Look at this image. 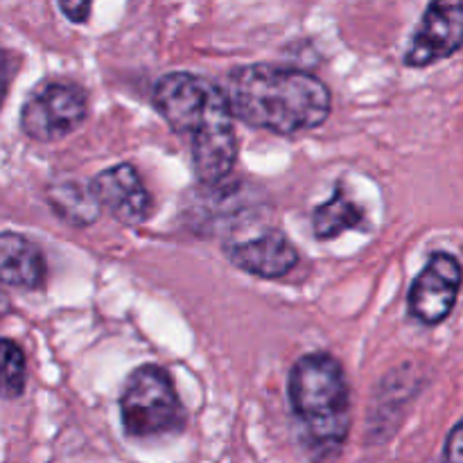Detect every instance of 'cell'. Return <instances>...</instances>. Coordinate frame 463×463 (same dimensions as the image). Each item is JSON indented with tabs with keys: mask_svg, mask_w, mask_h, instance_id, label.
Segmentation results:
<instances>
[{
	"mask_svg": "<svg viewBox=\"0 0 463 463\" xmlns=\"http://www.w3.org/2000/svg\"><path fill=\"white\" fill-rule=\"evenodd\" d=\"M461 285V265L452 253L437 251L420 269L407 294L411 317L425 326H437L452 315Z\"/></svg>",
	"mask_w": 463,
	"mask_h": 463,
	"instance_id": "6",
	"label": "cell"
},
{
	"mask_svg": "<svg viewBox=\"0 0 463 463\" xmlns=\"http://www.w3.org/2000/svg\"><path fill=\"white\" fill-rule=\"evenodd\" d=\"M59 9H61V14L68 18V21L86 23L89 21L93 5L84 3V0H80V3H72V0H68L66 3V0H61V3H59Z\"/></svg>",
	"mask_w": 463,
	"mask_h": 463,
	"instance_id": "14",
	"label": "cell"
},
{
	"mask_svg": "<svg viewBox=\"0 0 463 463\" xmlns=\"http://www.w3.org/2000/svg\"><path fill=\"white\" fill-rule=\"evenodd\" d=\"M154 107L176 134L190 136L193 167L202 184H220L231 175L238 136L222 86L194 72H167L154 86Z\"/></svg>",
	"mask_w": 463,
	"mask_h": 463,
	"instance_id": "2",
	"label": "cell"
},
{
	"mask_svg": "<svg viewBox=\"0 0 463 463\" xmlns=\"http://www.w3.org/2000/svg\"><path fill=\"white\" fill-rule=\"evenodd\" d=\"M222 90L231 116L279 136L317 129L333 109V95L319 77L271 63L233 68Z\"/></svg>",
	"mask_w": 463,
	"mask_h": 463,
	"instance_id": "1",
	"label": "cell"
},
{
	"mask_svg": "<svg viewBox=\"0 0 463 463\" xmlns=\"http://www.w3.org/2000/svg\"><path fill=\"white\" fill-rule=\"evenodd\" d=\"M120 420L129 439L179 434L185 428V410L170 373L156 364H143L129 373L120 392Z\"/></svg>",
	"mask_w": 463,
	"mask_h": 463,
	"instance_id": "4",
	"label": "cell"
},
{
	"mask_svg": "<svg viewBox=\"0 0 463 463\" xmlns=\"http://www.w3.org/2000/svg\"><path fill=\"white\" fill-rule=\"evenodd\" d=\"M12 61H9V54L0 50V104H3L5 95H7L9 81H12Z\"/></svg>",
	"mask_w": 463,
	"mask_h": 463,
	"instance_id": "16",
	"label": "cell"
},
{
	"mask_svg": "<svg viewBox=\"0 0 463 463\" xmlns=\"http://www.w3.org/2000/svg\"><path fill=\"white\" fill-rule=\"evenodd\" d=\"M364 222V211L344 193V188H335L333 197L315 208L312 215V231L317 240H333L346 231L355 229Z\"/></svg>",
	"mask_w": 463,
	"mask_h": 463,
	"instance_id": "11",
	"label": "cell"
},
{
	"mask_svg": "<svg viewBox=\"0 0 463 463\" xmlns=\"http://www.w3.org/2000/svg\"><path fill=\"white\" fill-rule=\"evenodd\" d=\"M89 116V98L68 80L41 81L21 109V129L36 143H57L71 136Z\"/></svg>",
	"mask_w": 463,
	"mask_h": 463,
	"instance_id": "5",
	"label": "cell"
},
{
	"mask_svg": "<svg viewBox=\"0 0 463 463\" xmlns=\"http://www.w3.org/2000/svg\"><path fill=\"white\" fill-rule=\"evenodd\" d=\"M289 405L319 459L335 455L353 423L351 387L344 366L328 353H307L289 371Z\"/></svg>",
	"mask_w": 463,
	"mask_h": 463,
	"instance_id": "3",
	"label": "cell"
},
{
	"mask_svg": "<svg viewBox=\"0 0 463 463\" xmlns=\"http://www.w3.org/2000/svg\"><path fill=\"white\" fill-rule=\"evenodd\" d=\"M446 463H463V452H461V423H457L450 430L446 439Z\"/></svg>",
	"mask_w": 463,
	"mask_h": 463,
	"instance_id": "15",
	"label": "cell"
},
{
	"mask_svg": "<svg viewBox=\"0 0 463 463\" xmlns=\"http://www.w3.org/2000/svg\"><path fill=\"white\" fill-rule=\"evenodd\" d=\"M48 202L54 208V213L68 224L89 226L99 215V206L90 188L77 184V181H63V184L50 185Z\"/></svg>",
	"mask_w": 463,
	"mask_h": 463,
	"instance_id": "12",
	"label": "cell"
},
{
	"mask_svg": "<svg viewBox=\"0 0 463 463\" xmlns=\"http://www.w3.org/2000/svg\"><path fill=\"white\" fill-rule=\"evenodd\" d=\"M9 312H12V298H9L7 292L0 288V319H3V317H7Z\"/></svg>",
	"mask_w": 463,
	"mask_h": 463,
	"instance_id": "17",
	"label": "cell"
},
{
	"mask_svg": "<svg viewBox=\"0 0 463 463\" xmlns=\"http://www.w3.org/2000/svg\"><path fill=\"white\" fill-rule=\"evenodd\" d=\"M45 280V260L30 238L14 231L0 233V283L16 289H39Z\"/></svg>",
	"mask_w": 463,
	"mask_h": 463,
	"instance_id": "10",
	"label": "cell"
},
{
	"mask_svg": "<svg viewBox=\"0 0 463 463\" xmlns=\"http://www.w3.org/2000/svg\"><path fill=\"white\" fill-rule=\"evenodd\" d=\"M463 43V5L432 3L411 34L405 66L425 68L452 57Z\"/></svg>",
	"mask_w": 463,
	"mask_h": 463,
	"instance_id": "7",
	"label": "cell"
},
{
	"mask_svg": "<svg viewBox=\"0 0 463 463\" xmlns=\"http://www.w3.org/2000/svg\"><path fill=\"white\" fill-rule=\"evenodd\" d=\"M27 384V360L14 339H0V398L16 401Z\"/></svg>",
	"mask_w": 463,
	"mask_h": 463,
	"instance_id": "13",
	"label": "cell"
},
{
	"mask_svg": "<svg viewBox=\"0 0 463 463\" xmlns=\"http://www.w3.org/2000/svg\"><path fill=\"white\" fill-rule=\"evenodd\" d=\"M89 188L99 211L104 208L113 220L125 226L143 224L152 213V194L131 163L107 167L95 175Z\"/></svg>",
	"mask_w": 463,
	"mask_h": 463,
	"instance_id": "8",
	"label": "cell"
},
{
	"mask_svg": "<svg viewBox=\"0 0 463 463\" xmlns=\"http://www.w3.org/2000/svg\"><path fill=\"white\" fill-rule=\"evenodd\" d=\"M226 258L231 265L258 279H283L298 265V251L285 233L269 229L258 238L226 244Z\"/></svg>",
	"mask_w": 463,
	"mask_h": 463,
	"instance_id": "9",
	"label": "cell"
}]
</instances>
